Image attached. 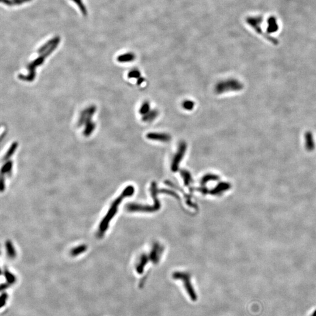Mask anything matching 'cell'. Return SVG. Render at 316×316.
I'll return each mask as SVG.
<instances>
[{"label": "cell", "mask_w": 316, "mask_h": 316, "mask_svg": "<svg viewBox=\"0 0 316 316\" xmlns=\"http://www.w3.org/2000/svg\"><path fill=\"white\" fill-rule=\"evenodd\" d=\"M31 0H12V4H21L22 3H25L28 1H30Z\"/></svg>", "instance_id": "obj_25"}, {"label": "cell", "mask_w": 316, "mask_h": 316, "mask_svg": "<svg viewBox=\"0 0 316 316\" xmlns=\"http://www.w3.org/2000/svg\"><path fill=\"white\" fill-rule=\"evenodd\" d=\"M242 84L237 79H229L218 82L215 86V92L221 94L229 92H237L242 90Z\"/></svg>", "instance_id": "obj_2"}, {"label": "cell", "mask_w": 316, "mask_h": 316, "mask_svg": "<svg viewBox=\"0 0 316 316\" xmlns=\"http://www.w3.org/2000/svg\"><path fill=\"white\" fill-rule=\"evenodd\" d=\"M60 41V38L59 36H56L53 39H51L48 41L46 44H44L42 46H41L38 50V53L40 55H42L45 52H46L47 50L50 49L53 45L57 43H59Z\"/></svg>", "instance_id": "obj_6"}, {"label": "cell", "mask_w": 316, "mask_h": 316, "mask_svg": "<svg viewBox=\"0 0 316 316\" xmlns=\"http://www.w3.org/2000/svg\"><path fill=\"white\" fill-rule=\"evenodd\" d=\"M147 261H148V258L147 255H143L141 258V261L139 265L137 266L136 270L138 273H142L144 267L147 265Z\"/></svg>", "instance_id": "obj_13"}, {"label": "cell", "mask_w": 316, "mask_h": 316, "mask_svg": "<svg viewBox=\"0 0 316 316\" xmlns=\"http://www.w3.org/2000/svg\"><path fill=\"white\" fill-rule=\"evenodd\" d=\"M141 72L137 69L131 70L128 74V77L129 79H138L141 77Z\"/></svg>", "instance_id": "obj_23"}, {"label": "cell", "mask_w": 316, "mask_h": 316, "mask_svg": "<svg viewBox=\"0 0 316 316\" xmlns=\"http://www.w3.org/2000/svg\"><path fill=\"white\" fill-rule=\"evenodd\" d=\"M72 1L76 4L77 6H78V7L79 8V9H80V10L81 11V12L83 14V15H84V16L87 15V9H86V7L84 5L82 0H72Z\"/></svg>", "instance_id": "obj_22"}, {"label": "cell", "mask_w": 316, "mask_h": 316, "mask_svg": "<svg viewBox=\"0 0 316 316\" xmlns=\"http://www.w3.org/2000/svg\"><path fill=\"white\" fill-rule=\"evenodd\" d=\"M88 112V108L82 111V113L80 114L79 120L78 121V126H82L85 124V121H86V118H87Z\"/></svg>", "instance_id": "obj_20"}, {"label": "cell", "mask_w": 316, "mask_h": 316, "mask_svg": "<svg viewBox=\"0 0 316 316\" xmlns=\"http://www.w3.org/2000/svg\"><path fill=\"white\" fill-rule=\"evenodd\" d=\"M181 105L183 109L187 111H191L194 109L195 103L193 101H191L190 100H186L182 103Z\"/></svg>", "instance_id": "obj_19"}, {"label": "cell", "mask_w": 316, "mask_h": 316, "mask_svg": "<svg viewBox=\"0 0 316 316\" xmlns=\"http://www.w3.org/2000/svg\"><path fill=\"white\" fill-rule=\"evenodd\" d=\"M134 187L132 186H129L127 187H126L124 190L121 193V194L113 202L111 206V207L109 208L108 213H107V214L104 217L100 224L97 233V235L99 238L103 237L105 232L107 231L111 220L114 217L115 215L117 212L118 208L119 207L120 203L122 202L124 198L126 197L131 196L134 194Z\"/></svg>", "instance_id": "obj_1"}, {"label": "cell", "mask_w": 316, "mask_h": 316, "mask_svg": "<svg viewBox=\"0 0 316 316\" xmlns=\"http://www.w3.org/2000/svg\"><path fill=\"white\" fill-rule=\"evenodd\" d=\"M158 252H159V246L157 244H156L155 245L150 255V259L154 263H158V261H159V254H158Z\"/></svg>", "instance_id": "obj_15"}, {"label": "cell", "mask_w": 316, "mask_h": 316, "mask_svg": "<svg viewBox=\"0 0 316 316\" xmlns=\"http://www.w3.org/2000/svg\"><path fill=\"white\" fill-rule=\"evenodd\" d=\"M149 111H151V104L149 101H145L141 105L139 110V113L140 114L144 115L147 114Z\"/></svg>", "instance_id": "obj_16"}, {"label": "cell", "mask_w": 316, "mask_h": 316, "mask_svg": "<svg viewBox=\"0 0 316 316\" xmlns=\"http://www.w3.org/2000/svg\"><path fill=\"white\" fill-rule=\"evenodd\" d=\"M135 55L132 52L126 53L122 55H120L117 58V61L120 63H128L133 62L135 59Z\"/></svg>", "instance_id": "obj_8"}, {"label": "cell", "mask_w": 316, "mask_h": 316, "mask_svg": "<svg viewBox=\"0 0 316 316\" xmlns=\"http://www.w3.org/2000/svg\"><path fill=\"white\" fill-rule=\"evenodd\" d=\"M145 79L143 77H142L141 76L139 77V78H138V79L137 82H136V83H137V84H138V85H141V84L142 83H143V82H145Z\"/></svg>", "instance_id": "obj_26"}, {"label": "cell", "mask_w": 316, "mask_h": 316, "mask_svg": "<svg viewBox=\"0 0 316 316\" xmlns=\"http://www.w3.org/2000/svg\"><path fill=\"white\" fill-rule=\"evenodd\" d=\"M18 144L16 142H14L11 144V147H9L7 152H6V155H4L3 158V160H8L11 156L13 155V154L15 152L16 149L18 147Z\"/></svg>", "instance_id": "obj_10"}, {"label": "cell", "mask_w": 316, "mask_h": 316, "mask_svg": "<svg viewBox=\"0 0 316 316\" xmlns=\"http://www.w3.org/2000/svg\"><path fill=\"white\" fill-rule=\"evenodd\" d=\"M146 137L149 140L162 142H169L172 139V137L168 134L162 132H149Z\"/></svg>", "instance_id": "obj_5"}, {"label": "cell", "mask_w": 316, "mask_h": 316, "mask_svg": "<svg viewBox=\"0 0 316 316\" xmlns=\"http://www.w3.org/2000/svg\"><path fill=\"white\" fill-rule=\"evenodd\" d=\"M87 248V246L86 245L79 246L76 248H75L73 250H71V251H70V254H71V256H77L79 254H81L83 252L86 251Z\"/></svg>", "instance_id": "obj_14"}, {"label": "cell", "mask_w": 316, "mask_h": 316, "mask_svg": "<svg viewBox=\"0 0 316 316\" xmlns=\"http://www.w3.org/2000/svg\"><path fill=\"white\" fill-rule=\"evenodd\" d=\"M159 111L157 109H151L147 114L143 115L142 121L144 122H150L158 117Z\"/></svg>", "instance_id": "obj_7"}, {"label": "cell", "mask_w": 316, "mask_h": 316, "mask_svg": "<svg viewBox=\"0 0 316 316\" xmlns=\"http://www.w3.org/2000/svg\"><path fill=\"white\" fill-rule=\"evenodd\" d=\"M4 275H6V277L8 282H9L10 283H13L14 282H15V277L11 274V273L7 271H6L4 272Z\"/></svg>", "instance_id": "obj_24"}, {"label": "cell", "mask_w": 316, "mask_h": 316, "mask_svg": "<svg viewBox=\"0 0 316 316\" xmlns=\"http://www.w3.org/2000/svg\"><path fill=\"white\" fill-rule=\"evenodd\" d=\"M96 128V124L94 122H92L91 123L88 124L87 126H86V128L83 132V135L84 136H90Z\"/></svg>", "instance_id": "obj_18"}, {"label": "cell", "mask_w": 316, "mask_h": 316, "mask_svg": "<svg viewBox=\"0 0 316 316\" xmlns=\"http://www.w3.org/2000/svg\"><path fill=\"white\" fill-rule=\"evenodd\" d=\"M180 174H181V176H182V177L184 179L185 185L186 186H187L189 185L191 181V180H192L190 172L189 171L183 169V170H180Z\"/></svg>", "instance_id": "obj_12"}, {"label": "cell", "mask_w": 316, "mask_h": 316, "mask_svg": "<svg viewBox=\"0 0 316 316\" xmlns=\"http://www.w3.org/2000/svg\"><path fill=\"white\" fill-rule=\"evenodd\" d=\"M6 246L8 256L10 257L11 258H14L16 256V252L11 241H7L6 242Z\"/></svg>", "instance_id": "obj_11"}, {"label": "cell", "mask_w": 316, "mask_h": 316, "mask_svg": "<svg viewBox=\"0 0 316 316\" xmlns=\"http://www.w3.org/2000/svg\"><path fill=\"white\" fill-rule=\"evenodd\" d=\"M186 150L187 143L185 141L180 142L177 147V152L175 153L172 160L171 164V170L172 172H176L179 170L180 162L185 155Z\"/></svg>", "instance_id": "obj_4"}, {"label": "cell", "mask_w": 316, "mask_h": 316, "mask_svg": "<svg viewBox=\"0 0 316 316\" xmlns=\"http://www.w3.org/2000/svg\"><path fill=\"white\" fill-rule=\"evenodd\" d=\"M12 168V162L11 160H9L6 164L3 165L1 169V173L2 175L6 174L11 172V169Z\"/></svg>", "instance_id": "obj_21"}, {"label": "cell", "mask_w": 316, "mask_h": 316, "mask_svg": "<svg viewBox=\"0 0 316 316\" xmlns=\"http://www.w3.org/2000/svg\"><path fill=\"white\" fill-rule=\"evenodd\" d=\"M219 179V177L217 175L214 174H206L203 178H202L201 183L203 185L207 183L208 181L211 180H218Z\"/></svg>", "instance_id": "obj_17"}, {"label": "cell", "mask_w": 316, "mask_h": 316, "mask_svg": "<svg viewBox=\"0 0 316 316\" xmlns=\"http://www.w3.org/2000/svg\"><path fill=\"white\" fill-rule=\"evenodd\" d=\"M229 188H230V185L229 183L222 182V183H220L214 189H213V190L210 191V193L216 194L219 193L220 192H222L223 191L228 190Z\"/></svg>", "instance_id": "obj_9"}, {"label": "cell", "mask_w": 316, "mask_h": 316, "mask_svg": "<svg viewBox=\"0 0 316 316\" xmlns=\"http://www.w3.org/2000/svg\"><path fill=\"white\" fill-rule=\"evenodd\" d=\"M173 278L176 279H180L184 282L185 287L187 292L189 295L192 301H196L197 299V296L194 292L190 280V275L188 273L181 272H175L173 275Z\"/></svg>", "instance_id": "obj_3"}]
</instances>
